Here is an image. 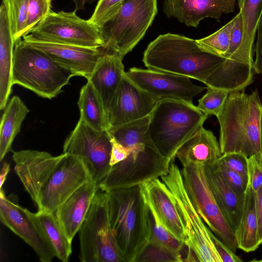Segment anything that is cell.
Listing matches in <instances>:
<instances>
[{"instance_id":"6da1fadb","label":"cell","mask_w":262,"mask_h":262,"mask_svg":"<svg viewBox=\"0 0 262 262\" xmlns=\"http://www.w3.org/2000/svg\"><path fill=\"white\" fill-rule=\"evenodd\" d=\"M225 58L215 55L197 41L183 35H159L147 47L143 62L148 69L192 78L205 83Z\"/></svg>"},{"instance_id":"7a4b0ae2","label":"cell","mask_w":262,"mask_h":262,"mask_svg":"<svg viewBox=\"0 0 262 262\" xmlns=\"http://www.w3.org/2000/svg\"><path fill=\"white\" fill-rule=\"evenodd\" d=\"M261 115L262 104L256 89L250 94L244 91L229 93L216 117L222 154L238 152L248 158L260 155Z\"/></svg>"},{"instance_id":"3957f363","label":"cell","mask_w":262,"mask_h":262,"mask_svg":"<svg viewBox=\"0 0 262 262\" xmlns=\"http://www.w3.org/2000/svg\"><path fill=\"white\" fill-rule=\"evenodd\" d=\"M113 232L125 262H135L148 241L147 205L141 185L105 191Z\"/></svg>"},{"instance_id":"277c9868","label":"cell","mask_w":262,"mask_h":262,"mask_svg":"<svg viewBox=\"0 0 262 262\" xmlns=\"http://www.w3.org/2000/svg\"><path fill=\"white\" fill-rule=\"evenodd\" d=\"M208 116L193 103L160 100L149 115L148 135L160 153L172 163L179 149L203 126Z\"/></svg>"},{"instance_id":"5b68a950","label":"cell","mask_w":262,"mask_h":262,"mask_svg":"<svg viewBox=\"0 0 262 262\" xmlns=\"http://www.w3.org/2000/svg\"><path fill=\"white\" fill-rule=\"evenodd\" d=\"M42 51L26 43L21 38L15 43L12 70L13 84L27 89L39 96L51 99L75 76Z\"/></svg>"},{"instance_id":"8992f818","label":"cell","mask_w":262,"mask_h":262,"mask_svg":"<svg viewBox=\"0 0 262 262\" xmlns=\"http://www.w3.org/2000/svg\"><path fill=\"white\" fill-rule=\"evenodd\" d=\"M157 13V0H124L119 10L99 27L106 52L124 57L142 39Z\"/></svg>"},{"instance_id":"52a82bcc","label":"cell","mask_w":262,"mask_h":262,"mask_svg":"<svg viewBox=\"0 0 262 262\" xmlns=\"http://www.w3.org/2000/svg\"><path fill=\"white\" fill-rule=\"evenodd\" d=\"M78 232L81 262H125L113 232L105 191L96 193Z\"/></svg>"},{"instance_id":"ba28073f","label":"cell","mask_w":262,"mask_h":262,"mask_svg":"<svg viewBox=\"0 0 262 262\" xmlns=\"http://www.w3.org/2000/svg\"><path fill=\"white\" fill-rule=\"evenodd\" d=\"M173 194L186 236L185 244L195 253L199 261L222 262L210 237V229L196 212L186 190L181 170L172 162L161 177Z\"/></svg>"},{"instance_id":"9c48e42d","label":"cell","mask_w":262,"mask_h":262,"mask_svg":"<svg viewBox=\"0 0 262 262\" xmlns=\"http://www.w3.org/2000/svg\"><path fill=\"white\" fill-rule=\"evenodd\" d=\"M171 163L152 143L137 146L130 149L125 160L111 167L99 188L105 191L141 185L165 174Z\"/></svg>"},{"instance_id":"30bf717a","label":"cell","mask_w":262,"mask_h":262,"mask_svg":"<svg viewBox=\"0 0 262 262\" xmlns=\"http://www.w3.org/2000/svg\"><path fill=\"white\" fill-rule=\"evenodd\" d=\"M184 184L196 212L208 228L235 252L234 231L221 210L208 183L204 166L188 164L181 170Z\"/></svg>"},{"instance_id":"8fae6325","label":"cell","mask_w":262,"mask_h":262,"mask_svg":"<svg viewBox=\"0 0 262 262\" xmlns=\"http://www.w3.org/2000/svg\"><path fill=\"white\" fill-rule=\"evenodd\" d=\"M43 41L102 48L98 28L89 20L79 17L76 11H51L30 33Z\"/></svg>"},{"instance_id":"7c38bea8","label":"cell","mask_w":262,"mask_h":262,"mask_svg":"<svg viewBox=\"0 0 262 262\" xmlns=\"http://www.w3.org/2000/svg\"><path fill=\"white\" fill-rule=\"evenodd\" d=\"M111 138L107 130L95 129L79 118L63 144V152L81 157L98 187L111 167Z\"/></svg>"},{"instance_id":"4fadbf2b","label":"cell","mask_w":262,"mask_h":262,"mask_svg":"<svg viewBox=\"0 0 262 262\" xmlns=\"http://www.w3.org/2000/svg\"><path fill=\"white\" fill-rule=\"evenodd\" d=\"M91 181L83 159L64 153L40 192L36 204L38 210L54 212L81 186Z\"/></svg>"},{"instance_id":"5bb4252c","label":"cell","mask_w":262,"mask_h":262,"mask_svg":"<svg viewBox=\"0 0 262 262\" xmlns=\"http://www.w3.org/2000/svg\"><path fill=\"white\" fill-rule=\"evenodd\" d=\"M125 75L158 101L173 99L192 103L193 98L205 88L194 85L188 77L151 69L132 68Z\"/></svg>"},{"instance_id":"9a60e30c","label":"cell","mask_w":262,"mask_h":262,"mask_svg":"<svg viewBox=\"0 0 262 262\" xmlns=\"http://www.w3.org/2000/svg\"><path fill=\"white\" fill-rule=\"evenodd\" d=\"M0 219L2 223L24 240L34 251L42 262H51L54 251L37 226L19 206L16 196L6 197L0 190Z\"/></svg>"},{"instance_id":"2e32d148","label":"cell","mask_w":262,"mask_h":262,"mask_svg":"<svg viewBox=\"0 0 262 262\" xmlns=\"http://www.w3.org/2000/svg\"><path fill=\"white\" fill-rule=\"evenodd\" d=\"M24 42L46 54L61 67L75 76L88 80L100 58L106 51L102 48H88L43 41L30 34L23 37Z\"/></svg>"},{"instance_id":"e0dca14e","label":"cell","mask_w":262,"mask_h":262,"mask_svg":"<svg viewBox=\"0 0 262 262\" xmlns=\"http://www.w3.org/2000/svg\"><path fill=\"white\" fill-rule=\"evenodd\" d=\"M64 153L54 156L47 151L24 149L13 152L14 170L36 205L40 192Z\"/></svg>"},{"instance_id":"ac0fdd59","label":"cell","mask_w":262,"mask_h":262,"mask_svg":"<svg viewBox=\"0 0 262 262\" xmlns=\"http://www.w3.org/2000/svg\"><path fill=\"white\" fill-rule=\"evenodd\" d=\"M158 100L141 89L125 74L107 112L111 126L149 116Z\"/></svg>"},{"instance_id":"d6986e66","label":"cell","mask_w":262,"mask_h":262,"mask_svg":"<svg viewBox=\"0 0 262 262\" xmlns=\"http://www.w3.org/2000/svg\"><path fill=\"white\" fill-rule=\"evenodd\" d=\"M229 50L224 61L213 72L211 78L220 88L230 91L245 89L253 81L252 68L239 64L237 55L243 35L241 14L233 18Z\"/></svg>"},{"instance_id":"ffe728a7","label":"cell","mask_w":262,"mask_h":262,"mask_svg":"<svg viewBox=\"0 0 262 262\" xmlns=\"http://www.w3.org/2000/svg\"><path fill=\"white\" fill-rule=\"evenodd\" d=\"M236 0H165L164 13L187 26L196 27L203 19L217 21L223 14L232 12Z\"/></svg>"},{"instance_id":"44dd1931","label":"cell","mask_w":262,"mask_h":262,"mask_svg":"<svg viewBox=\"0 0 262 262\" xmlns=\"http://www.w3.org/2000/svg\"><path fill=\"white\" fill-rule=\"evenodd\" d=\"M91 181L85 183L61 204L54 212L64 233L72 242L89 212L93 199L99 190Z\"/></svg>"},{"instance_id":"7402d4cb","label":"cell","mask_w":262,"mask_h":262,"mask_svg":"<svg viewBox=\"0 0 262 262\" xmlns=\"http://www.w3.org/2000/svg\"><path fill=\"white\" fill-rule=\"evenodd\" d=\"M141 185L161 223L177 239L185 243L186 236L175 200L166 184L156 178Z\"/></svg>"},{"instance_id":"603a6c76","label":"cell","mask_w":262,"mask_h":262,"mask_svg":"<svg viewBox=\"0 0 262 262\" xmlns=\"http://www.w3.org/2000/svg\"><path fill=\"white\" fill-rule=\"evenodd\" d=\"M123 59L117 54L106 52L88 80L99 96L107 115L125 74Z\"/></svg>"},{"instance_id":"cb8c5ba5","label":"cell","mask_w":262,"mask_h":262,"mask_svg":"<svg viewBox=\"0 0 262 262\" xmlns=\"http://www.w3.org/2000/svg\"><path fill=\"white\" fill-rule=\"evenodd\" d=\"M206 177L226 221L235 232L241 217L244 197L238 195L223 177L216 161L204 166Z\"/></svg>"},{"instance_id":"d4e9b609","label":"cell","mask_w":262,"mask_h":262,"mask_svg":"<svg viewBox=\"0 0 262 262\" xmlns=\"http://www.w3.org/2000/svg\"><path fill=\"white\" fill-rule=\"evenodd\" d=\"M222 155L213 133L203 126L179 149L176 157L183 166L188 164L205 166L215 162Z\"/></svg>"},{"instance_id":"484cf974","label":"cell","mask_w":262,"mask_h":262,"mask_svg":"<svg viewBox=\"0 0 262 262\" xmlns=\"http://www.w3.org/2000/svg\"><path fill=\"white\" fill-rule=\"evenodd\" d=\"M15 46L6 8L0 7V109L3 110L12 92L13 53Z\"/></svg>"},{"instance_id":"4316f807","label":"cell","mask_w":262,"mask_h":262,"mask_svg":"<svg viewBox=\"0 0 262 262\" xmlns=\"http://www.w3.org/2000/svg\"><path fill=\"white\" fill-rule=\"evenodd\" d=\"M238 6L242 17L243 35L237 61L253 68L254 42L262 15V0H238Z\"/></svg>"},{"instance_id":"83f0119b","label":"cell","mask_w":262,"mask_h":262,"mask_svg":"<svg viewBox=\"0 0 262 262\" xmlns=\"http://www.w3.org/2000/svg\"><path fill=\"white\" fill-rule=\"evenodd\" d=\"M234 234L237 248L245 252L254 251L260 245L255 192L249 183L244 194L241 217Z\"/></svg>"},{"instance_id":"f1b7e54d","label":"cell","mask_w":262,"mask_h":262,"mask_svg":"<svg viewBox=\"0 0 262 262\" xmlns=\"http://www.w3.org/2000/svg\"><path fill=\"white\" fill-rule=\"evenodd\" d=\"M24 210L42 232L55 257L67 262L72 253V242L60 226L54 212L38 210L34 213L25 208Z\"/></svg>"},{"instance_id":"f546056e","label":"cell","mask_w":262,"mask_h":262,"mask_svg":"<svg viewBox=\"0 0 262 262\" xmlns=\"http://www.w3.org/2000/svg\"><path fill=\"white\" fill-rule=\"evenodd\" d=\"M0 124V161L11 150L13 142L20 130L29 110L21 99L14 96L4 108Z\"/></svg>"},{"instance_id":"4dcf8cb0","label":"cell","mask_w":262,"mask_h":262,"mask_svg":"<svg viewBox=\"0 0 262 262\" xmlns=\"http://www.w3.org/2000/svg\"><path fill=\"white\" fill-rule=\"evenodd\" d=\"M78 105L80 118L92 128L103 130L111 127L101 99L89 81L81 89Z\"/></svg>"},{"instance_id":"1f68e13d","label":"cell","mask_w":262,"mask_h":262,"mask_svg":"<svg viewBox=\"0 0 262 262\" xmlns=\"http://www.w3.org/2000/svg\"><path fill=\"white\" fill-rule=\"evenodd\" d=\"M149 115L124 124L111 126L107 130L112 138L129 150L137 146L152 143L148 135Z\"/></svg>"},{"instance_id":"d6a6232c","label":"cell","mask_w":262,"mask_h":262,"mask_svg":"<svg viewBox=\"0 0 262 262\" xmlns=\"http://www.w3.org/2000/svg\"><path fill=\"white\" fill-rule=\"evenodd\" d=\"M146 200L147 205L148 241L158 244L171 250L180 253L185 244L177 239L163 225L151 204L146 199Z\"/></svg>"},{"instance_id":"836d02e7","label":"cell","mask_w":262,"mask_h":262,"mask_svg":"<svg viewBox=\"0 0 262 262\" xmlns=\"http://www.w3.org/2000/svg\"><path fill=\"white\" fill-rule=\"evenodd\" d=\"M29 0H2L9 19L15 41L25 36Z\"/></svg>"},{"instance_id":"e575fe53","label":"cell","mask_w":262,"mask_h":262,"mask_svg":"<svg viewBox=\"0 0 262 262\" xmlns=\"http://www.w3.org/2000/svg\"><path fill=\"white\" fill-rule=\"evenodd\" d=\"M233 24V19L213 34L197 40L198 42L210 52L225 58L229 48Z\"/></svg>"},{"instance_id":"d590c367","label":"cell","mask_w":262,"mask_h":262,"mask_svg":"<svg viewBox=\"0 0 262 262\" xmlns=\"http://www.w3.org/2000/svg\"><path fill=\"white\" fill-rule=\"evenodd\" d=\"M183 261L180 253L148 241L137 255L135 262Z\"/></svg>"},{"instance_id":"8d00e7d4","label":"cell","mask_w":262,"mask_h":262,"mask_svg":"<svg viewBox=\"0 0 262 262\" xmlns=\"http://www.w3.org/2000/svg\"><path fill=\"white\" fill-rule=\"evenodd\" d=\"M206 93L198 101L197 107L204 114L217 117L222 110L229 93L225 90L207 86Z\"/></svg>"},{"instance_id":"74e56055","label":"cell","mask_w":262,"mask_h":262,"mask_svg":"<svg viewBox=\"0 0 262 262\" xmlns=\"http://www.w3.org/2000/svg\"><path fill=\"white\" fill-rule=\"evenodd\" d=\"M51 7V0H29L25 36L49 14Z\"/></svg>"},{"instance_id":"f35d334b","label":"cell","mask_w":262,"mask_h":262,"mask_svg":"<svg viewBox=\"0 0 262 262\" xmlns=\"http://www.w3.org/2000/svg\"><path fill=\"white\" fill-rule=\"evenodd\" d=\"M124 1L99 0L89 21L98 28L119 10Z\"/></svg>"},{"instance_id":"ab89813d","label":"cell","mask_w":262,"mask_h":262,"mask_svg":"<svg viewBox=\"0 0 262 262\" xmlns=\"http://www.w3.org/2000/svg\"><path fill=\"white\" fill-rule=\"evenodd\" d=\"M221 165L248 178V157L238 152H227L217 160Z\"/></svg>"},{"instance_id":"60d3db41","label":"cell","mask_w":262,"mask_h":262,"mask_svg":"<svg viewBox=\"0 0 262 262\" xmlns=\"http://www.w3.org/2000/svg\"><path fill=\"white\" fill-rule=\"evenodd\" d=\"M216 162L219 170L229 186L240 196L244 197L248 185V178Z\"/></svg>"},{"instance_id":"b9f144b4","label":"cell","mask_w":262,"mask_h":262,"mask_svg":"<svg viewBox=\"0 0 262 262\" xmlns=\"http://www.w3.org/2000/svg\"><path fill=\"white\" fill-rule=\"evenodd\" d=\"M248 183L256 192L262 185V158L255 155L248 158Z\"/></svg>"},{"instance_id":"7bdbcfd3","label":"cell","mask_w":262,"mask_h":262,"mask_svg":"<svg viewBox=\"0 0 262 262\" xmlns=\"http://www.w3.org/2000/svg\"><path fill=\"white\" fill-rule=\"evenodd\" d=\"M209 233L222 262H241L242 260L223 242L217 238L210 230Z\"/></svg>"},{"instance_id":"ee69618b","label":"cell","mask_w":262,"mask_h":262,"mask_svg":"<svg viewBox=\"0 0 262 262\" xmlns=\"http://www.w3.org/2000/svg\"><path fill=\"white\" fill-rule=\"evenodd\" d=\"M256 34V41L254 49L255 58L253 62V70L256 74L262 76V15L257 27Z\"/></svg>"},{"instance_id":"f6af8a7d","label":"cell","mask_w":262,"mask_h":262,"mask_svg":"<svg viewBox=\"0 0 262 262\" xmlns=\"http://www.w3.org/2000/svg\"><path fill=\"white\" fill-rule=\"evenodd\" d=\"M112 150L110 164L112 167L125 160L130 152V150L125 147L112 137Z\"/></svg>"},{"instance_id":"bcb514c9","label":"cell","mask_w":262,"mask_h":262,"mask_svg":"<svg viewBox=\"0 0 262 262\" xmlns=\"http://www.w3.org/2000/svg\"><path fill=\"white\" fill-rule=\"evenodd\" d=\"M256 207L258 221V237L260 244H262V185L255 192Z\"/></svg>"},{"instance_id":"7dc6e473","label":"cell","mask_w":262,"mask_h":262,"mask_svg":"<svg viewBox=\"0 0 262 262\" xmlns=\"http://www.w3.org/2000/svg\"><path fill=\"white\" fill-rule=\"evenodd\" d=\"M9 171L10 164L6 162H4L2 164L0 174V190L3 189V186L5 182Z\"/></svg>"},{"instance_id":"c3c4849f","label":"cell","mask_w":262,"mask_h":262,"mask_svg":"<svg viewBox=\"0 0 262 262\" xmlns=\"http://www.w3.org/2000/svg\"><path fill=\"white\" fill-rule=\"evenodd\" d=\"M75 4V11L83 10L87 5L92 4L96 0H72Z\"/></svg>"},{"instance_id":"681fc988","label":"cell","mask_w":262,"mask_h":262,"mask_svg":"<svg viewBox=\"0 0 262 262\" xmlns=\"http://www.w3.org/2000/svg\"><path fill=\"white\" fill-rule=\"evenodd\" d=\"M260 155L262 158V115H261V123H260Z\"/></svg>"},{"instance_id":"f907efd6","label":"cell","mask_w":262,"mask_h":262,"mask_svg":"<svg viewBox=\"0 0 262 262\" xmlns=\"http://www.w3.org/2000/svg\"><path fill=\"white\" fill-rule=\"evenodd\" d=\"M257 261L262 262V258L261 259L259 260H257Z\"/></svg>"}]
</instances>
